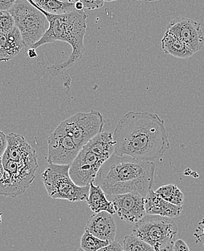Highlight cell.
Listing matches in <instances>:
<instances>
[{"label":"cell","mask_w":204,"mask_h":251,"mask_svg":"<svg viewBox=\"0 0 204 251\" xmlns=\"http://www.w3.org/2000/svg\"><path fill=\"white\" fill-rule=\"evenodd\" d=\"M114 155L153 162L170 149L165 123L157 114L127 112L114 130Z\"/></svg>","instance_id":"obj_1"},{"label":"cell","mask_w":204,"mask_h":251,"mask_svg":"<svg viewBox=\"0 0 204 251\" xmlns=\"http://www.w3.org/2000/svg\"><path fill=\"white\" fill-rule=\"evenodd\" d=\"M154 162L113 155L100 169L94 183L109 196L138 193L146 198L154 181Z\"/></svg>","instance_id":"obj_2"},{"label":"cell","mask_w":204,"mask_h":251,"mask_svg":"<svg viewBox=\"0 0 204 251\" xmlns=\"http://www.w3.org/2000/svg\"><path fill=\"white\" fill-rule=\"evenodd\" d=\"M29 1L43 13L49 23L48 29L45 32L43 37L31 48L36 50L41 46L53 43L57 41L67 42L72 47V52L68 59L61 63L54 64L47 68L49 74L53 77H56L68 71L83 57L85 51L84 38L86 33L87 15L85 13V10H75L72 13L60 15L49 14L39 8L31 0H29Z\"/></svg>","instance_id":"obj_3"},{"label":"cell","mask_w":204,"mask_h":251,"mask_svg":"<svg viewBox=\"0 0 204 251\" xmlns=\"http://www.w3.org/2000/svg\"><path fill=\"white\" fill-rule=\"evenodd\" d=\"M113 133L103 131L81 149L70 166L69 174L74 183L84 187L94 182L100 169L114 153Z\"/></svg>","instance_id":"obj_4"},{"label":"cell","mask_w":204,"mask_h":251,"mask_svg":"<svg viewBox=\"0 0 204 251\" xmlns=\"http://www.w3.org/2000/svg\"><path fill=\"white\" fill-rule=\"evenodd\" d=\"M71 165L47 164L42 179L49 196L70 202L85 201L89 196L90 185L80 187L70 177Z\"/></svg>","instance_id":"obj_5"},{"label":"cell","mask_w":204,"mask_h":251,"mask_svg":"<svg viewBox=\"0 0 204 251\" xmlns=\"http://www.w3.org/2000/svg\"><path fill=\"white\" fill-rule=\"evenodd\" d=\"M178 227L172 219L146 214L132 229V235L160 251L175 243Z\"/></svg>","instance_id":"obj_6"},{"label":"cell","mask_w":204,"mask_h":251,"mask_svg":"<svg viewBox=\"0 0 204 251\" xmlns=\"http://www.w3.org/2000/svg\"><path fill=\"white\" fill-rule=\"evenodd\" d=\"M9 12L14 18L16 28L21 32L25 48H31L43 37L46 32V17L29 1L18 0Z\"/></svg>","instance_id":"obj_7"},{"label":"cell","mask_w":204,"mask_h":251,"mask_svg":"<svg viewBox=\"0 0 204 251\" xmlns=\"http://www.w3.org/2000/svg\"><path fill=\"white\" fill-rule=\"evenodd\" d=\"M59 127L82 149L92 138L103 132L104 120L99 111L79 112L62 122Z\"/></svg>","instance_id":"obj_8"},{"label":"cell","mask_w":204,"mask_h":251,"mask_svg":"<svg viewBox=\"0 0 204 251\" xmlns=\"http://www.w3.org/2000/svg\"><path fill=\"white\" fill-rule=\"evenodd\" d=\"M81 149L59 126L48 138V164L71 165Z\"/></svg>","instance_id":"obj_9"},{"label":"cell","mask_w":204,"mask_h":251,"mask_svg":"<svg viewBox=\"0 0 204 251\" xmlns=\"http://www.w3.org/2000/svg\"><path fill=\"white\" fill-rule=\"evenodd\" d=\"M116 213L121 220L135 225L146 215V200L138 193L109 196Z\"/></svg>","instance_id":"obj_10"},{"label":"cell","mask_w":204,"mask_h":251,"mask_svg":"<svg viewBox=\"0 0 204 251\" xmlns=\"http://www.w3.org/2000/svg\"><path fill=\"white\" fill-rule=\"evenodd\" d=\"M168 30L196 54L204 45V35L202 24L194 20L178 17L170 21Z\"/></svg>","instance_id":"obj_11"},{"label":"cell","mask_w":204,"mask_h":251,"mask_svg":"<svg viewBox=\"0 0 204 251\" xmlns=\"http://www.w3.org/2000/svg\"><path fill=\"white\" fill-rule=\"evenodd\" d=\"M85 230L90 232L94 237L111 243L115 241L117 223L111 214L103 211L91 216L85 226Z\"/></svg>","instance_id":"obj_12"},{"label":"cell","mask_w":204,"mask_h":251,"mask_svg":"<svg viewBox=\"0 0 204 251\" xmlns=\"http://www.w3.org/2000/svg\"><path fill=\"white\" fill-rule=\"evenodd\" d=\"M7 147L3 159L21 162L36 158V150L27 142L22 135L14 133L7 135Z\"/></svg>","instance_id":"obj_13"},{"label":"cell","mask_w":204,"mask_h":251,"mask_svg":"<svg viewBox=\"0 0 204 251\" xmlns=\"http://www.w3.org/2000/svg\"><path fill=\"white\" fill-rule=\"evenodd\" d=\"M35 177L36 175L12 174L4 171L0 179V196L16 198L24 194Z\"/></svg>","instance_id":"obj_14"},{"label":"cell","mask_w":204,"mask_h":251,"mask_svg":"<svg viewBox=\"0 0 204 251\" xmlns=\"http://www.w3.org/2000/svg\"><path fill=\"white\" fill-rule=\"evenodd\" d=\"M146 214L158 215L173 219L180 216L182 206H178L169 203L151 190L145 198Z\"/></svg>","instance_id":"obj_15"},{"label":"cell","mask_w":204,"mask_h":251,"mask_svg":"<svg viewBox=\"0 0 204 251\" xmlns=\"http://www.w3.org/2000/svg\"><path fill=\"white\" fill-rule=\"evenodd\" d=\"M24 47L21 32L16 27L10 33H0V62L14 58Z\"/></svg>","instance_id":"obj_16"},{"label":"cell","mask_w":204,"mask_h":251,"mask_svg":"<svg viewBox=\"0 0 204 251\" xmlns=\"http://www.w3.org/2000/svg\"><path fill=\"white\" fill-rule=\"evenodd\" d=\"M87 202L94 214L103 211L109 213L111 215L116 214L115 208L112 202L107 199V196L103 189L99 185H95L94 182L90 184L89 196Z\"/></svg>","instance_id":"obj_17"},{"label":"cell","mask_w":204,"mask_h":251,"mask_svg":"<svg viewBox=\"0 0 204 251\" xmlns=\"http://www.w3.org/2000/svg\"><path fill=\"white\" fill-rule=\"evenodd\" d=\"M161 47L165 54H170L176 58L187 59L194 54L183 42L168 30L164 33L161 40Z\"/></svg>","instance_id":"obj_18"},{"label":"cell","mask_w":204,"mask_h":251,"mask_svg":"<svg viewBox=\"0 0 204 251\" xmlns=\"http://www.w3.org/2000/svg\"><path fill=\"white\" fill-rule=\"evenodd\" d=\"M39 8L49 14L60 15L68 14L75 11V3L68 1H55V0H34L33 1Z\"/></svg>","instance_id":"obj_19"},{"label":"cell","mask_w":204,"mask_h":251,"mask_svg":"<svg viewBox=\"0 0 204 251\" xmlns=\"http://www.w3.org/2000/svg\"><path fill=\"white\" fill-rule=\"evenodd\" d=\"M155 192L169 203L178 206H182L183 205L185 196L180 189L174 184L163 185Z\"/></svg>","instance_id":"obj_20"},{"label":"cell","mask_w":204,"mask_h":251,"mask_svg":"<svg viewBox=\"0 0 204 251\" xmlns=\"http://www.w3.org/2000/svg\"><path fill=\"white\" fill-rule=\"evenodd\" d=\"M109 244V242L103 241L94 237L87 230H85L81 238V249L85 251H98Z\"/></svg>","instance_id":"obj_21"},{"label":"cell","mask_w":204,"mask_h":251,"mask_svg":"<svg viewBox=\"0 0 204 251\" xmlns=\"http://www.w3.org/2000/svg\"><path fill=\"white\" fill-rule=\"evenodd\" d=\"M123 249L124 251H155L150 245L132 235L124 237Z\"/></svg>","instance_id":"obj_22"},{"label":"cell","mask_w":204,"mask_h":251,"mask_svg":"<svg viewBox=\"0 0 204 251\" xmlns=\"http://www.w3.org/2000/svg\"><path fill=\"white\" fill-rule=\"evenodd\" d=\"M16 28L14 18L9 11H0V33H8Z\"/></svg>","instance_id":"obj_23"},{"label":"cell","mask_w":204,"mask_h":251,"mask_svg":"<svg viewBox=\"0 0 204 251\" xmlns=\"http://www.w3.org/2000/svg\"><path fill=\"white\" fill-rule=\"evenodd\" d=\"M84 5V9H87L88 10H93L96 9L100 8L103 7L104 3L106 2L103 0H94V1H86V0H81Z\"/></svg>","instance_id":"obj_24"},{"label":"cell","mask_w":204,"mask_h":251,"mask_svg":"<svg viewBox=\"0 0 204 251\" xmlns=\"http://www.w3.org/2000/svg\"><path fill=\"white\" fill-rule=\"evenodd\" d=\"M7 147V135L0 130V157H2Z\"/></svg>","instance_id":"obj_25"},{"label":"cell","mask_w":204,"mask_h":251,"mask_svg":"<svg viewBox=\"0 0 204 251\" xmlns=\"http://www.w3.org/2000/svg\"><path fill=\"white\" fill-rule=\"evenodd\" d=\"M98 251H124V249H123L122 246L120 245L119 243L114 241Z\"/></svg>","instance_id":"obj_26"},{"label":"cell","mask_w":204,"mask_h":251,"mask_svg":"<svg viewBox=\"0 0 204 251\" xmlns=\"http://www.w3.org/2000/svg\"><path fill=\"white\" fill-rule=\"evenodd\" d=\"M174 251H190L188 245L184 240H177L174 244Z\"/></svg>","instance_id":"obj_27"},{"label":"cell","mask_w":204,"mask_h":251,"mask_svg":"<svg viewBox=\"0 0 204 251\" xmlns=\"http://www.w3.org/2000/svg\"><path fill=\"white\" fill-rule=\"evenodd\" d=\"M16 1H0V11H10Z\"/></svg>","instance_id":"obj_28"},{"label":"cell","mask_w":204,"mask_h":251,"mask_svg":"<svg viewBox=\"0 0 204 251\" xmlns=\"http://www.w3.org/2000/svg\"><path fill=\"white\" fill-rule=\"evenodd\" d=\"M28 57L31 59H36V57H38L37 53H36V50H35V49H29Z\"/></svg>","instance_id":"obj_29"},{"label":"cell","mask_w":204,"mask_h":251,"mask_svg":"<svg viewBox=\"0 0 204 251\" xmlns=\"http://www.w3.org/2000/svg\"><path fill=\"white\" fill-rule=\"evenodd\" d=\"M71 2L75 3L76 10H78V11H82V10H84V5L81 0H79V1L71 0Z\"/></svg>","instance_id":"obj_30"},{"label":"cell","mask_w":204,"mask_h":251,"mask_svg":"<svg viewBox=\"0 0 204 251\" xmlns=\"http://www.w3.org/2000/svg\"><path fill=\"white\" fill-rule=\"evenodd\" d=\"M4 170L3 167L2 157H0V179L2 178L4 176Z\"/></svg>","instance_id":"obj_31"},{"label":"cell","mask_w":204,"mask_h":251,"mask_svg":"<svg viewBox=\"0 0 204 251\" xmlns=\"http://www.w3.org/2000/svg\"><path fill=\"white\" fill-rule=\"evenodd\" d=\"M174 244H175V243H171V244L169 245L168 246L160 251H174Z\"/></svg>","instance_id":"obj_32"},{"label":"cell","mask_w":204,"mask_h":251,"mask_svg":"<svg viewBox=\"0 0 204 251\" xmlns=\"http://www.w3.org/2000/svg\"><path fill=\"white\" fill-rule=\"evenodd\" d=\"M78 251H85L82 250V249H81V248H80V249H79Z\"/></svg>","instance_id":"obj_33"},{"label":"cell","mask_w":204,"mask_h":251,"mask_svg":"<svg viewBox=\"0 0 204 251\" xmlns=\"http://www.w3.org/2000/svg\"><path fill=\"white\" fill-rule=\"evenodd\" d=\"M203 234H204V229H203Z\"/></svg>","instance_id":"obj_34"}]
</instances>
